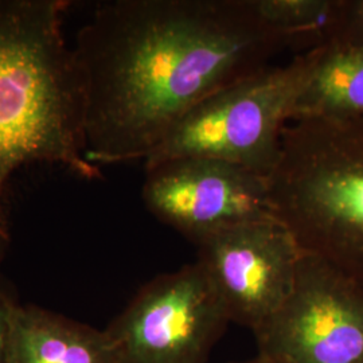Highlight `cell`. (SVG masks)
Returning a JSON list of instances; mask_svg holds the SVG:
<instances>
[{
    "instance_id": "6da1fadb",
    "label": "cell",
    "mask_w": 363,
    "mask_h": 363,
    "mask_svg": "<svg viewBox=\"0 0 363 363\" xmlns=\"http://www.w3.org/2000/svg\"><path fill=\"white\" fill-rule=\"evenodd\" d=\"M286 49L253 0L99 1L73 48L88 160H144L195 105Z\"/></svg>"
},
{
    "instance_id": "7a4b0ae2",
    "label": "cell",
    "mask_w": 363,
    "mask_h": 363,
    "mask_svg": "<svg viewBox=\"0 0 363 363\" xmlns=\"http://www.w3.org/2000/svg\"><path fill=\"white\" fill-rule=\"evenodd\" d=\"M69 0H0V265L11 242L7 191L28 164L103 177L85 151V91L64 35Z\"/></svg>"
},
{
    "instance_id": "3957f363",
    "label": "cell",
    "mask_w": 363,
    "mask_h": 363,
    "mask_svg": "<svg viewBox=\"0 0 363 363\" xmlns=\"http://www.w3.org/2000/svg\"><path fill=\"white\" fill-rule=\"evenodd\" d=\"M268 184L276 220L303 252L363 286V120L286 124Z\"/></svg>"
},
{
    "instance_id": "277c9868",
    "label": "cell",
    "mask_w": 363,
    "mask_h": 363,
    "mask_svg": "<svg viewBox=\"0 0 363 363\" xmlns=\"http://www.w3.org/2000/svg\"><path fill=\"white\" fill-rule=\"evenodd\" d=\"M312 50L267 66L210 94L169 130L144 167L178 157H210L269 177L281 135L310 73Z\"/></svg>"
},
{
    "instance_id": "5b68a950",
    "label": "cell",
    "mask_w": 363,
    "mask_h": 363,
    "mask_svg": "<svg viewBox=\"0 0 363 363\" xmlns=\"http://www.w3.org/2000/svg\"><path fill=\"white\" fill-rule=\"evenodd\" d=\"M230 323L195 261L140 286L105 331L118 363H208Z\"/></svg>"
},
{
    "instance_id": "8992f818",
    "label": "cell",
    "mask_w": 363,
    "mask_h": 363,
    "mask_svg": "<svg viewBox=\"0 0 363 363\" xmlns=\"http://www.w3.org/2000/svg\"><path fill=\"white\" fill-rule=\"evenodd\" d=\"M269 363H363V286L304 253L283 307L255 333Z\"/></svg>"
},
{
    "instance_id": "52a82bcc",
    "label": "cell",
    "mask_w": 363,
    "mask_h": 363,
    "mask_svg": "<svg viewBox=\"0 0 363 363\" xmlns=\"http://www.w3.org/2000/svg\"><path fill=\"white\" fill-rule=\"evenodd\" d=\"M144 169L145 208L194 245L234 225L276 218L268 178L245 167L178 157Z\"/></svg>"
},
{
    "instance_id": "ba28073f",
    "label": "cell",
    "mask_w": 363,
    "mask_h": 363,
    "mask_svg": "<svg viewBox=\"0 0 363 363\" xmlns=\"http://www.w3.org/2000/svg\"><path fill=\"white\" fill-rule=\"evenodd\" d=\"M196 247L232 323L252 333L279 311L294 291L304 256L298 240L276 218L234 225Z\"/></svg>"
},
{
    "instance_id": "9c48e42d",
    "label": "cell",
    "mask_w": 363,
    "mask_h": 363,
    "mask_svg": "<svg viewBox=\"0 0 363 363\" xmlns=\"http://www.w3.org/2000/svg\"><path fill=\"white\" fill-rule=\"evenodd\" d=\"M7 363H118L106 331L37 304H15Z\"/></svg>"
},
{
    "instance_id": "30bf717a",
    "label": "cell",
    "mask_w": 363,
    "mask_h": 363,
    "mask_svg": "<svg viewBox=\"0 0 363 363\" xmlns=\"http://www.w3.org/2000/svg\"><path fill=\"white\" fill-rule=\"evenodd\" d=\"M363 120V42L337 40L312 50V64L291 121Z\"/></svg>"
},
{
    "instance_id": "8fae6325",
    "label": "cell",
    "mask_w": 363,
    "mask_h": 363,
    "mask_svg": "<svg viewBox=\"0 0 363 363\" xmlns=\"http://www.w3.org/2000/svg\"><path fill=\"white\" fill-rule=\"evenodd\" d=\"M259 18L301 52L343 38L349 0H253Z\"/></svg>"
},
{
    "instance_id": "7c38bea8",
    "label": "cell",
    "mask_w": 363,
    "mask_h": 363,
    "mask_svg": "<svg viewBox=\"0 0 363 363\" xmlns=\"http://www.w3.org/2000/svg\"><path fill=\"white\" fill-rule=\"evenodd\" d=\"M18 300L0 279V363L9 362L11 318Z\"/></svg>"
},
{
    "instance_id": "4fadbf2b",
    "label": "cell",
    "mask_w": 363,
    "mask_h": 363,
    "mask_svg": "<svg viewBox=\"0 0 363 363\" xmlns=\"http://www.w3.org/2000/svg\"><path fill=\"white\" fill-rule=\"evenodd\" d=\"M340 40L363 42V0H349L347 23Z\"/></svg>"
},
{
    "instance_id": "5bb4252c",
    "label": "cell",
    "mask_w": 363,
    "mask_h": 363,
    "mask_svg": "<svg viewBox=\"0 0 363 363\" xmlns=\"http://www.w3.org/2000/svg\"><path fill=\"white\" fill-rule=\"evenodd\" d=\"M232 363H269L267 362V361H264L262 358H259V357H255V358H252V359H247V361H242V362H232Z\"/></svg>"
}]
</instances>
